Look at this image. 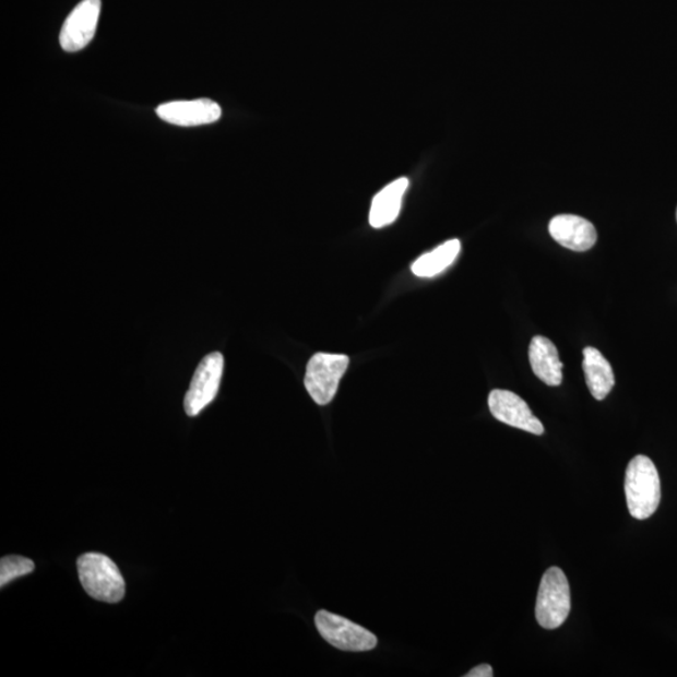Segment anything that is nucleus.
I'll return each mask as SVG.
<instances>
[{"instance_id": "1", "label": "nucleus", "mask_w": 677, "mask_h": 677, "mask_svg": "<svg viewBox=\"0 0 677 677\" xmlns=\"http://www.w3.org/2000/svg\"><path fill=\"white\" fill-rule=\"evenodd\" d=\"M625 495L633 519L648 520L656 512L662 501V482L649 456L637 455L629 463L625 476Z\"/></svg>"}, {"instance_id": "17", "label": "nucleus", "mask_w": 677, "mask_h": 677, "mask_svg": "<svg viewBox=\"0 0 677 677\" xmlns=\"http://www.w3.org/2000/svg\"><path fill=\"white\" fill-rule=\"evenodd\" d=\"M676 218H677V211H676Z\"/></svg>"}, {"instance_id": "2", "label": "nucleus", "mask_w": 677, "mask_h": 677, "mask_svg": "<svg viewBox=\"0 0 677 677\" xmlns=\"http://www.w3.org/2000/svg\"><path fill=\"white\" fill-rule=\"evenodd\" d=\"M79 574L87 594L102 603L117 604L124 597L126 583L111 558L86 554L79 558Z\"/></svg>"}, {"instance_id": "13", "label": "nucleus", "mask_w": 677, "mask_h": 677, "mask_svg": "<svg viewBox=\"0 0 677 677\" xmlns=\"http://www.w3.org/2000/svg\"><path fill=\"white\" fill-rule=\"evenodd\" d=\"M583 371L590 393L596 401H604L615 387V375L611 364L597 349L583 351Z\"/></svg>"}, {"instance_id": "15", "label": "nucleus", "mask_w": 677, "mask_h": 677, "mask_svg": "<svg viewBox=\"0 0 677 677\" xmlns=\"http://www.w3.org/2000/svg\"><path fill=\"white\" fill-rule=\"evenodd\" d=\"M34 562L29 558L21 556L3 557L0 561V586L4 587L8 583L22 575L29 574L34 571Z\"/></svg>"}, {"instance_id": "9", "label": "nucleus", "mask_w": 677, "mask_h": 677, "mask_svg": "<svg viewBox=\"0 0 677 677\" xmlns=\"http://www.w3.org/2000/svg\"><path fill=\"white\" fill-rule=\"evenodd\" d=\"M156 112L161 120L180 127L214 123L223 115L222 107L216 102L206 98L169 102V104L161 105Z\"/></svg>"}, {"instance_id": "5", "label": "nucleus", "mask_w": 677, "mask_h": 677, "mask_svg": "<svg viewBox=\"0 0 677 677\" xmlns=\"http://www.w3.org/2000/svg\"><path fill=\"white\" fill-rule=\"evenodd\" d=\"M316 626L321 638L339 650L358 653L372 650L378 643V639L370 631L332 613L319 611Z\"/></svg>"}, {"instance_id": "3", "label": "nucleus", "mask_w": 677, "mask_h": 677, "mask_svg": "<svg viewBox=\"0 0 677 677\" xmlns=\"http://www.w3.org/2000/svg\"><path fill=\"white\" fill-rule=\"evenodd\" d=\"M571 611L569 580L558 567L548 569L541 580L536 604V619L541 628L556 630Z\"/></svg>"}, {"instance_id": "7", "label": "nucleus", "mask_w": 677, "mask_h": 677, "mask_svg": "<svg viewBox=\"0 0 677 677\" xmlns=\"http://www.w3.org/2000/svg\"><path fill=\"white\" fill-rule=\"evenodd\" d=\"M100 0H83L66 20L59 44L66 52H80L86 48L97 31Z\"/></svg>"}, {"instance_id": "12", "label": "nucleus", "mask_w": 677, "mask_h": 677, "mask_svg": "<svg viewBox=\"0 0 677 677\" xmlns=\"http://www.w3.org/2000/svg\"><path fill=\"white\" fill-rule=\"evenodd\" d=\"M409 188V180L406 177L397 179L385 186L375 200H372L369 222L375 228H382L395 222L401 213L402 201L406 190Z\"/></svg>"}, {"instance_id": "8", "label": "nucleus", "mask_w": 677, "mask_h": 677, "mask_svg": "<svg viewBox=\"0 0 677 677\" xmlns=\"http://www.w3.org/2000/svg\"><path fill=\"white\" fill-rule=\"evenodd\" d=\"M488 405L492 416L504 425L536 436L545 433L544 425L518 394L495 389L488 396Z\"/></svg>"}, {"instance_id": "11", "label": "nucleus", "mask_w": 677, "mask_h": 677, "mask_svg": "<svg viewBox=\"0 0 677 677\" xmlns=\"http://www.w3.org/2000/svg\"><path fill=\"white\" fill-rule=\"evenodd\" d=\"M530 363L535 376L549 387L562 384L563 364L556 345L545 336L532 339L528 351Z\"/></svg>"}, {"instance_id": "14", "label": "nucleus", "mask_w": 677, "mask_h": 677, "mask_svg": "<svg viewBox=\"0 0 677 677\" xmlns=\"http://www.w3.org/2000/svg\"><path fill=\"white\" fill-rule=\"evenodd\" d=\"M461 252V241L453 239L440 245L433 251L425 253V256L414 262L412 265L413 274L418 277H435L455 261Z\"/></svg>"}, {"instance_id": "10", "label": "nucleus", "mask_w": 677, "mask_h": 677, "mask_svg": "<svg viewBox=\"0 0 677 677\" xmlns=\"http://www.w3.org/2000/svg\"><path fill=\"white\" fill-rule=\"evenodd\" d=\"M548 231L554 240L566 249L583 252L595 247L597 233L586 218L575 215H558L549 223Z\"/></svg>"}, {"instance_id": "6", "label": "nucleus", "mask_w": 677, "mask_h": 677, "mask_svg": "<svg viewBox=\"0 0 677 677\" xmlns=\"http://www.w3.org/2000/svg\"><path fill=\"white\" fill-rule=\"evenodd\" d=\"M224 372L222 353H211L203 358L194 371L188 394L185 396V412L197 417L217 395Z\"/></svg>"}, {"instance_id": "16", "label": "nucleus", "mask_w": 677, "mask_h": 677, "mask_svg": "<svg viewBox=\"0 0 677 677\" xmlns=\"http://www.w3.org/2000/svg\"><path fill=\"white\" fill-rule=\"evenodd\" d=\"M464 676L465 677H492L494 668L492 666L488 664H482L479 666L472 668V670L468 674H465Z\"/></svg>"}, {"instance_id": "4", "label": "nucleus", "mask_w": 677, "mask_h": 677, "mask_svg": "<svg viewBox=\"0 0 677 677\" xmlns=\"http://www.w3.org/2000/svg\"><path fill=\"white\" fill-rule=\"evenodd\" d=\"M349 361L346 355L326 353H318L309 360L304 384L312 401L326 405L334 400Z\"/></svg>"}]
</instances>
